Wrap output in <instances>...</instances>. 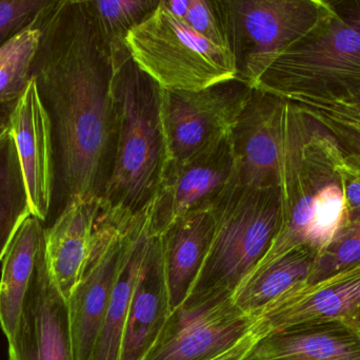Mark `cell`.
Returning <instances> with one entry per match:
<instances>
[{
    "label": "cell",
    "instance_id": "obj_24",
    "mask_svg": "<svg viewBox=\"0 0 360 360\" xmlns=\"http://www.w3.org/2000/svg\"><path fill=\"white\" fill-rule=\"evenodd\" d=\"M160 0H93L84 1L91 23L107 52L126 44L131 30L143 23Z\"/></svg>",
    "mask_w": 360,
    "mask_h": 360
},
{
    "label": "cell",
    "instance_id": "obj_29",
    "mask_svg": "<svg viewBox=\"0 0 360 360\" xmlns=\"http://www.w3.org/2000/svg\"><path fill=\"white\" fill-rule=\"evenodd\" d=\"M298 106V105H297ZM309 118L327 130L347 151L360 154V128L333 114L298 106Z\"/></svg>",
    "mask_w": 360,
    "mask_h": 360
},
{
    "label": "cell",
    "instance_id": "obj_31",
    "mask_svg": "<svg viewBox=\"0 0 360 360\" xmlns=\"http://www.w3.org/2000/svg\"><path fill=\"white\" fill-rule=\"evenodd\" d=\"M291 103L302 106V107L312 108V109L328 112V113L333 114V116H338V118H342V120L360 128L359 112L346 109V108L338 107V106L328 105V104L321 103V101H310V99H295V101H291Z\"/></svg>",
    "mask_w": 360,
    "mask_h": 360
},
{
    "label": "cell",
    "instance_id": "obj_33",
    "mask_svg": "<svg viewBox=\"0 0 360 360\" xmlns=\"http://www.w3.org/2000/svg\"><path fill=\"white\" fill-rule=\"evenodd\" d=\"M294 99H310V101H321V103L328 104V105L338 106V107L346 108V109L353 110L355 112L360 113V88L352 92L347 93L344 97H340L336 99H307V97H298Z\"/></svg>",
    "mask_w": 360,
    "mask_h": 360
},
{
    "label": "cell",
    "instance_id": "obj_9",
    "mask_svg": "<svg viewBox=\"0 0 360 360\" xmlns=\"http://www.w3.org/2000/svg\"><path fill=\"white\" fill-rule=\"evenodd\" d=\"M253 91L238 78L197 91L160 88L167 166L188 160L229 137Z\"/></svg>",
    "mask_w": 360,
    "mask_h": 360
},
{
    "label": "cell",
    "instance_id": "obj_21",
    "mask_svg": "<svg viewBox=\"0 0 360 360\" xmlns=\"http://www.w3.org/2000/svg\"><path fill=\"white\" fill-rule=\"evenodd\" d=\"M319 252L300 245L288 252L245 281L233 295V302L252 317L291 290L307 285Z\"/></svg>",
    "mask_w": 360,
    "mask_h": 360
},
{
    "label": "cell",
    "instance_id": "obj_13",
    "mask_svg": "<svg viewBox=\"0 0 360 360\" xmlns=\"http://www.w3.org/2000/svg\"><path fill=\"white\" fill-rule=\"evenodd\" d=\"M8 131L16 146L32 216L46 223L55 196L56 160L52 122L34 77L11 111Z\"/></svg>",
    "mask_w": 360,
    "mask_h": 360
},
{
    "label": "cell",
    "instance_id": "obj_16",
    "mask_svg": "<svg viewBox=\"0 0 360 360\" xmlns=\"http://www.w3.org/2000/svg\"><path fill=\"white\" fill-rule=\"evenodd\" d=\"M243 360H360V333L348 319L304 323L258 338Z\"/></svg>",
    "mask_w": 360,
    "mask_h": 360
},
{
    "label": "cell",
    "instance_id": "obj_17",
    "mask_svg": "<svg viewBox=\"0 0 360 360\" xmlns=\"http://www.w3.org/2000/svg\"><path fill=\"white\" fill-rule=\"evenodd\" d=\"M103 206V198H75L63 205L46 230V249L53 277L69 299L88 259Z\"/></svg>",
    "mask_w": 360,
    "mask_h": 360
},
{
    "label": "cell",
    "instance_id": "obj_26",
    "mask_svg": "<svg viewBox=\"0 0 360 360\" xmlns=\"http://www.w3.org/2000/svg\"><path fill=\"white\" fill-rule=\"evenodd\" d=\"M360 263V211L349 213V219L331 242L319 254L308 283L315 285L332 275Z\"/></svg>",
    "mask_w": 360,
    "mask_h": 360
},
{
    "label": "cell",
    "instance_id": "obj_2",
    "mask_svg": "<svg viewBox=\"0 0 360 360\" xmlns=\"http://www.w3.org/2000/svg\"><path fill=\"white\" fill-rule=\"evenodd\" d=\"M110 57L115 144L103 199L136 215L153 201L168 160L160 87L133 61L126 44Z\"/></svg>",
    "mask_w": 360,
    "mask_h": 360
},
{
    "label": "cell",
    "instance_id": "obj_8",
    "mask_svg": "<svg viewBox=\"0 0 360 360\" xmlns=\"http://www.w3.org/2000/svg\"><path fill=\"white\" fill-rule=\"evenodd\" d=\"M218 6L243 82L264 59L308 35L328 11V1L315 0H218Z\"/></svg>",
    "mask_w": 360,
    "mask_h": 360
},
{
    "label": "cell",
    "instance_id": "obj_22",
    "mask_svg": "<svg viewBox=\"0 0 360 360\" xmlns=\"http://www.w3.org/2000/svg\"><path fill=\"white\" fill-rule=\"evenodd\" d=\"M32 216L12 135L0 145V262L21 224Z\"/></svg>",
    "mask_w": 360,
    "mask_h": 360
},
{
    "label": "cell",
    "instance_id": "obj_30",
    "mask_svg": "<svg viewBox=\"0 0 360 360\" xmlns=\"http://www.w3.org/2000/svg\"><path fill=\"white\" fill-rule=\"evenodd\" d=\"M345 150V149H344ZM340 185L346 197L349 213L360 211V154L345 150L336 167Z\"/></svg>",
    "mask_w": 360,
    "mask_h": 360
},
{
    "label": "cell",
    "instance_id": "obj_36",
    "mask_svg": "<svg viewBox=\"0 0 360 360\" xmlns=\"http://www.w3.org/2000/svg\"><path fill=\"white\" fill-rule=\"evenodd\" d=\"M348 321H350V323H352L357 330H359L360 333V310L357 311V312L355 313L352 317H350Z\"/></svg>",
    "mask_w": 360,
    "mask_h": 360
},
{
    "label": "cell",
    "instance_id": "obj_35",
    "mask_svg": "<svg viewBox=\"0 0 360 360\" xmlns=\"http://www.w3.org/2000/svg\"><path fill=\"white\" fill-rule=\"evenodd\" d=\"M14 105L15 103L0 106V129L8 128L11 111H12Z\"/></svg>",
    "mask_w": 360,
    "mask_h": 360
},
{
    "label": "cell",
    "instance_id": "obj_25",
    "mask_svg": "<svg viewBox=\"0 0 360 360\" xmlns=\"http://www.w3.org/2000/svg\"><path fill=\"white\" fill-rule=\"evenodd\" d=\"M349 219L348 206L340 180L323 185L315 194L307 245L321 253Z\"/></svg>",
    "mask_w": 360,
    "mask_h": 360
},
{
    "label": "cell",
    "instance_id": "obj_15",
    "mask_svg": "<svg viewBox=\"0 0 360 360\" xmlns=\"http://www.w3.org/2000/svg\"><path fill=\"white\" fill-rule=\"evenodd\" d=\"M171 315L160 237H150L127 317L120 360H143Z\"/></svg>",
    "mask_w": 360,
    "mask_h": 360
},
{
    "label": "cell",
    "instance_id": "obj_6",
    "mask_svg": "<svg viewBox=\"0 0 360 360\" xmlns=\"http://www.w3.org/2000/svg\"><path fill=\"white\" fill-rule=\"evenodd\" d=\"M133 61L166 90L197 91L238 78L232 51L197 33L164 0L126 37Z\"/></svg>",
    "mask_w": 360,
    "mask_h": 360
},
{
    "label": "cell",
    "instance_id": "obj_19",
    "mask_svg": "<svg viewBox=\"0 0 360 360\" xmlns=\"http://www.w3.org/2000/svg\"><path fill=\"white\" fill-rule=\"evenodd\" d=\"M44 222L34 216L23 221L2 258L0 327L11 340L20 316L40 247L46 241Z\"/></svg>",
    "mask_w": 360,
    "mask_h": 360
},
{
    "label": "cell",
    "instance_id": "obj_28",
    "mask_svg": "<svg viewBox=\"0 0 360 360\" xmlns=\"http://www.w3.org/2000/svg\"><path fill=\"white\" fill-rule=\"evenodd\" d=\"M50 0H0V46L31 25Z\"/></svg>",
    "mask_w": 360,
    "mask_h": 360
},
{
    "label": "cell",
    "instance_id": "obj_34",
    "mask_svg": "<svg viewBox=\"0 0 360 360\" xmlns=\"http://www.w3.org/2000/svg\"><path fill=\"white\" fill-rule=\"evenodd\" d=\"M164 2L173 14L182 19L186 17L190 0H164Z\"/></svg>",
    "mask_w": 360,
    "mask_h": 360
},
{
    "label": "cell",
    "instance_id": "obj_20",
    "mask_svg": "<svg viewBox=\"0 0 360 360\" xmlns=\"http://www.w3.org/2000/svg\"><path fill=\"white\" fill-rule=\"evenodd\" d=\"M150 237V206H148L139 215L134 240L114 287L95 345L92 360H120L131 299L147 252Z\"/></svg>",
    "mask_w": 360,
    "mask_h": 360
},
{
    "label": "cell",
    "instance_id": "obj_11",
    "mask_svg": "<svg viewBox=\"0 0 360 360\" xmlns=\"http://www.w3.org/2000/svg\"><path fill=\"white\" fill-rule=\"evenodd\" d=\"M253 317L233 297L186 302L171 313L143 360H211L253 333Z\"/></svg>",
    "mask_w": 360,
    "mask_h": 360
},
{
    "label": "cell",
    "instance_id": "obj_18",
    "mask_svg": "<svg viewBox=\"0 0 360 360\" xmlns=\"http://www.w3.org/2000/svg\"><path fill=\"white\" fill-rule=\"evenodd\" d=\"M212 209L180 218L160 237L171 313L190 296L209 254L213 236Z\"/></svg>",
    "mask_w": 360,
    "mask_h": 360
},
{
    "label": "cell",
    "instance_id": "obj_3",
    "mask_svg": "<svg viewBox=\"0 0 360 360\" xmlns=\"http://www.w3.org/2000/svg\"><path fill=\"white\" fill-rule=\"evenodd\" d=\"M281 99H336L360 88V0L328 2L321 23L245 80Z\"/></svg>",
    "mask_w": 360,
    "mask_h": 360
},
{
    "label": "cell",
    "instance_id": "obj_27",
    "mask_svg": "<svg viewBox=\"0 0 360 360\" xmlns=\"http://www.w3.org/2000/svg\"><path fill=\"white\" fill-rule=\"evenodd\" d=\"M184 20L210 42L229 48L218 0H190Z\"/></svg>",
    "mask_w": 360,
    "mask_h": 360
},
{
    "label": "cell",
    "instance_id": "obj_4",
    "mask_svg": "<svg viewBox=\"0 0 360 360\" xmlns=\"http://www.w3.org/2000/svg\"><path fill=\"white\" fill-rule=\"evenodd\" d=\"M213 236L186 302L233 297L272 247L283 221L279 190L233 184L214 204Z\"/></svg>",
    "mask_w": 360,
    "mask_h": 360
},
{
    "label": "cell",
    "instance_id": "obj_37",
    "mask_svg": "<svg viewBox=\"0 0 360 360\" xmlns=\"http://www.w3.org/2000/svg\"><path fill=\"white\" fill-rule=\"evenodd\" d=\"M8 133H10V131H8V128L0 129V145L6 141V137H8Z\"/></svg>",
    "mask_w": 360,
    "mask_h": 360
},
{
    "label": "cell",
    "instance_id": "obj_5",
    "mask_svg": "<svg viewBox=\"0 0 360 360\" xmlns=\"http://www.w3.org/2000/svg\"><path fill=\"white\" fill-rule=\"evenodd\" d=\"M312 120L295 104L254 89L231 133L237 182L257 190H291L304 162Z\"/></svg>",
    "mask_w": 360,
    "mask_h": 360
},
{
    "label": "cell",
    "instance_id": "obj_14",
    "mask_svg": "<svg viewBox=\"0 0 360 360\" xmlns=\"http://www.w3.org/2000/svg\"><path fill=\"white\" fill-rule=\"evenodd\" d=\"M360 310V263L285 293L254 316L258 338L316 321L349 319Z\"/></svg>",
    "mask_w": 360,
    "mask_h": 360
},
{
    "label": "cell",
    "instance_id": "obj_7",
    "mask_svg": "<svg viewBox=\"0 0 360 360\" xmlns=\"http://www.w3.org/2000/svg\"><path fill=\"white\" fill-rule=\"evenodd\" d=\"M141 213L103 200L88 259L68 299L75 360H92L120 270L134 240Z\"/></svg>",
    "mask_w": 360,
    "mask_h": 360
},
{
    "label": "cell",
    "instance_id": "obj_23",
    "mask_svg": "<svg viewBox=\"0 0 360 360\" xmlns=\"http://www.w3.org/2000/svg\"><path fill=\"white\" fill-rule=\"evenodd\" d=\"M40 39L41 30L36 18L0 46V106L16 103L25 92L33 78Z\"/></svg>",
    "mask_w": 360,
    "mask_h": 360
},
{
    "label": "cell",
    "instance_id": "obj_1",
    "mask_svg": "<svg viewBox=\"0 0 360 360\" xmlns=\"http://www.w3.org/2000/svg\"><path fill=\"white\" fill-rule=\"evenodd\" d=\"M37 23L33 66L50 116L61 209L75 198H103L113 162L112 63L84 1L50 0Z\"/></svg>",
    "mask_w": 360,
    "mask_h": 360
},
{
    "label": "cell",
    "instance_id": "obj_32",
    "mask_svg": "<svg viewBox=\"0 0 360 360\" xmlns=\"http://www.w3.org/2000/svg\"><path fill=\"white\" fill-rule=\"evenodd\" d=\"M258 337L254 333L249 334L247 337L235 345L229 350L224 351L218 356L214 357L211 360H243L247 356L248 353L253 348L255 342H257Z\"/></svg>",
    "mask_w": 360,
    "mask_h": 360
},
{
    "label": "cell",
    "instance_id": "obj_10",
    "mask_svg": "<svg viewBox=\"0 0 360 360\" xmlns=\"http://www.w3.org/2000/svg\"><path fill=\"white\" fill-rule=\"evenodd\" d=\"M237 182L231 135L182 162L165 169L160 188L150 204V230L162 236L180 218L213 209Z\"/></svg>",
    "mask_w": 360,
    "mask_h": 360
},
{
    "label": "cell",
    "instance_id": "obj_12",
    "mask_svg": "<svg viewBox=\"0 0 360 360\" xmlns=\"http://www.w3.org/2000/svg\"><path fill=\"white\" fill-rule=\"evenodd\" d=\"M8 342V360H75L69 304L50 268L46 241Z\"/></svg>",
    "mask_w": 360,
    "mask_h": 360
}]
</instances>
